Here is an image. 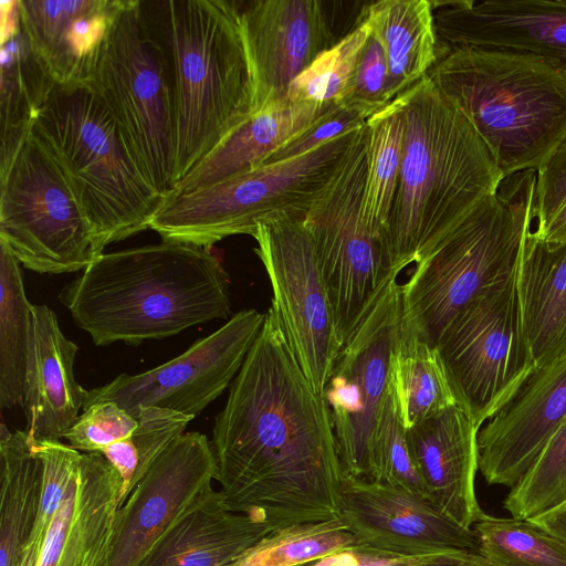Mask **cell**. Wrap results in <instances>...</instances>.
<instances>
[{
	"mask_svg": "<svg viewBox=\"0 0 566 566\" xmlns=\"http://www.w3.org/2000/svg\"><path fill=\"white\" fill-rule=\"evenodd\" d=\"M431 3L438 55L469 46L536 56L566 73V0Z\"/></svg>",
	"mask_w": 566,
	"mask_h": 566,
	"instance_id": "obj_19",
	"label": "cell"
},
{
	"mask_svg": "<svg viewBox=\"0 0 566 566\" xmlns=\"http://www.w3.org/2000/svg\"><path fill=\"white\" fill-rule=\"evenodd\" d=\"M472 530L495 566H566V543L526 520L484 514Z\"/></svg>",
	"mask_w": 566,
	"mask_h": 566,
	"instance_id": "obj_35",
	"label": "cell"
},
{
	"mask_svg": "<svg viewBox=\"0 0 566 566\" xmlns=\"http://www.w3.org/2000/svg\"><path fill=\"white\" fill-rule=\"evenodd\" d=\"M367 130L364 213L370 227L386 235L403 154L405 126L397 98L367 120Z\"/></svg>",
	"mask_w": 566,
	"mask_h": 566,
	"instance_id": "obj_33",
	"label": "cell"
},
{
	"mask_svg": "<svg viewBox=\"0 0 566 566\" xmlns=\"http://www.w3.org/2000/svg\"><path fill=\"white\" fill-rule=\"evenodd\" d=\"M271 528L231 512L221 491L201 494L158 538L137 566H229Z\"/></svg>",
	"mask_w": 566,
	"mask_h": 566,
	"instance_id": "obj_25",
	"label": "cell"
},
{
	"mask_svg": "<svg viewBox=\"0 0 566 566\" xmlns=\"http://www.w3.org/2000/svg\"><path fill=\"white\" fill-rule=\"evenodd\" d=\"M172 87L176 185L252 116L240 8L228 0L140 1Z\"/></svg>",
	"mask_w": 566,
	"mask_h": 566,
	"instance_id": "obj_4",
	"label": "cell"
},
{
	"mask_svg": "<svg viewBox=\"0 0 566 566\" xmlns=\"http://www.w3.org/2000/svg\"><path fill=\"white\" fill-rule=\"evenodd\" d=\"M126 0H19L30 49L55 86L92 88Z\"/></svg>",
	"mask_w": 566,
	"mask_h": 566,
	"instance_id": "obj_21",
	"label": "cell"
},
{
	"mask_svg": "<svg viewBox=\"0 0 566 566\" xmlns=\"http://www.w3.org/2000/svg\"><path fill=\"white\" fill-rule=\"evenodd\" d=\"M82 410L62 439L83 453H101L130 436L138 424L133 415L113 401L96 402Z\"/></svg>",
	"mask_w": 566,
	"mask_h": 566,
	"instance_id": "obj_41",
	"label": "cell"
},
{
	"mask_svg": "<svg viewBox=\"0 0 566 566\" xmlns=\"http://www.w3.org/2000/svg\"><path fill=\"white\" fill-rule=\"evenodd\" d=\"M374 114L387 106L388 62L384 48L371 32L360 54L349 96L345 99Z\"/></svg>",
	"mask_w": 566,
	"mask_h": 566,
	"instance_id": "obj_43",
	"label": "cell"
},
{
	"mask_svg": "<svg viewBox=\"0 0 566 566\" xmlns=\"http://www.w3.org/2000/svg\"><path fill=\"white\" fill-rule=\"evenodd\" d=\"M367 170L366 123L304 219L343 344L395 271L386 235L365 218Z\"/></svg>",
	"mask_w": 566,
	"mask_h": 566,
	"instance_id": "obj_11",
	"label": "cell"
},
{
	"mask_svg": "<svg viewBox=\"0 0 566 566\" xmlns=\"http://www.w3.org/2000/svg\"><path fill=\"white\" fill-rule=\"evenodd\" d=\"M33 446L43 464V481L39 513L29 541L45 538L78 472L82 458L80 451L61 440L33 441Z\"/></svg>",
	"mask_w": 566,
	"mask_h": 566,
	"instance_id": "obj_40",
	"label": "cell"
},
{
	"mask_svg": "<svg viewBox=\"0 0 566 566\" xmlns=\"http://www.w3.org/2000/svg\"><path fill=\"white\" fill-rule=\"evenodd\" d=\"M533 232L549 243L566 242V203L558 209L549 222L539 231Z\"/></svg>",
	"mask_w": 566,
	"mask_h": 566,
	"instance_id": "obj_47",
	"label": "cell"
},
{
	"mask_svg": "<svg viewBox=\"0 0 566 566\" xmlns=\"http://www.w3.org/2000/svg\"><path fill=\"white\" fill-rule=\"evenodd\" d=\"M264 318L256 310L240 311L167 363L87 390L83 409L113 401L134 417L139 407L154 406L195 418L231 385Z\"/></svg>",
	"mask_w": 566,
	"mask_h": 566,
	"instance_id": "obj_15",
	"label": "cell"
},
{
	"mask_svg": "<svg viewBox=\"0 0 566 566\" xmlns=\"http://www.w3.org/2000/svg\"><path fill=\"white\" fill-rule=\"evenodd\" d=\"M339 517L359 544L408 557L479 552L476 536L426 497L375 481L345 475Z\"/></svg>",
	"mask_w": 566,
	"mask_h": 566,
	"instance_id": "obj_17",
	"label": "cell"
},
{
	"mask_svg": "<svg viewBox=\"0 0 566 566\" xmlns=\"http://www.w3.org/2000/svg\"><path fill=\"white\" fill-rule=\"evenodd\" d=\"M136 429L101 453L118 471L122 481L120 505L134 486L147 473L160 454L184 433L193 417L154 407L143 406L136 411Z\"/></svg>",
	"mask_w": 566,
	"mask_h": 566,
	"instance_id": "obj_34",
	"label": "cell"
},
{
	"mask_svg": "<svg viewBox=\"0 0 566 566\" xmlns=\"http://www.w3.org/2000/svg\"><path fill=\"white\" fill-rule=\"evenodd\" d=\"M566 419V356L535 367L478 432L479 470L512 488Z\"/></svg>",
	"mask_w": 566,
	"mask_h": 566,
	"instance_id": "obj_20",
	"label": "cell"
},
{
	"mask_svg": "<svg viewBox=\"0 0 566 566\" xmlns=\"http://www.w3.org/2000/svg\"><path fill=\"white\" fill-rule=\"evenodd\" d=\"M0 172L31 134L38 112L55 86L32 53L21 25L0 38Z\"/></svg>",
	"mask_w": 566,
	"mask_h": 566,
	"instance_id": "obj_30",
	"label": "cell"
},
{
	"mask_svg": "<svg viewBox=\"0 0 566 566\" xmlns=\"http://www.w3.org/2000/svg\"><path fill=\"white\" fill-rule=\"evenodd\" d=\"M123 481L99 452L82 453L78 472L48 530L38 566H105Z\"/></svg>",
	"mask_w": 566,
	"mask_h": 566,
	"instance_id": "obj_22",
	"label": "cell"
},
{
	"mask_svg": "<svg viewBox=\"0 0 566 566\" xmlns=\"http://www.w3.org/2000/svg\"><path fill=\"white\" fill-rule=\"evenodd\" d=\"M392 271L345 339L325 399L345 475L367 479L369 450L389 389L391 354L402 319L401 284Z\"/></svg>",
	"mask_w": 566,
	"mask_h": 566,
	"instance_id": "obj_13",
	"label": "cell"
},
{
	"mask_svg": "<svg viewBox=\"0 0 566 566\" xmlns=\"http://www.w3.org/2000/svg\"><path fill=\"white\" fill-rule=\"evenodd\" d=\"M422 566H495L479 552L458 551L442 559Z\"/></svg>",
	"mask_w": 566,
	"mask_h": 566,
	"instance_id": "obj_48",
	"label": "cell"
},
{
	"mask_svg": "<svg viewBox=\"0 0 566 566\" xmlns=\"http://www.w3.org/2000/svg\"><path fill=\"white\" fill-rule=\"evenodd\" d=\"M19 261L0 242V407H23L32 305Z\"/></svg>",
	"mask_w": 566,
	"mask_h": 566,
	"instance_id": "obj_32",
	"label": "cell"
},
{
	"mask_svg": "<svg viewBox=\"0 0 566 566\" xmlns=\"http://www.w3.org/2000/svg\"><path fill=\"white\" fill-rule=\"evenodd\" d=\"M427 76L472 124L505 178L536 171L566 140V73L539 57L453 48Z\"/></svg>",
	"mask_w": 566,
	"mask_h": 566,
	"instance_id": "obj_5",
	"label": "cell"
},
{
	"mask_svg": "<svg viewBox=\"0 0 566 566\" xmlns=\"http://www.w3.org/2000/svg\"><path fill=\"white\" fill-rule=\"evenodd\" d=\"M240 22L252 80V116L285 101L293 81L338 42L318 0L251 1L240 9Z\"/></svg>",
	"mask_w": 566,
	"mask_h": 566,
	"instance_id": "obj_18",
	"label": "cell"
},
{
	"mask_svg": "<svg viewBox=\"0 0 566 566\" xmlns=\"http://www.w3.org/2000/svg\"><path fill=\"white\" fill-rule=\"evenodd\" d=\"M333 105L285 99L254 114L193 167L171 195L202 189L259 168Z\"/></svg>",
	"mask_w": 566,
	"mask_h": 566,
	"instance_id": "obj_27",
	"label": "cell"
},
{
	"mask_svg": "<svg viewBox=\"0 0 566 566\" xmlns=\"http://www.w3.org/2000/svg\"><path fill=\"white\" fill-rule=\"evenodd\" d=\"M359 128L301 156L262 165L202 189L171 195L149 229L163 241L208 249L231 235H253L260 224L277 219L304 220L339 168Z\"/></svg>",
	"mask_w": 566,
	"mask_h": 566,
	"instance_id": "obj_8",
	"label": "cell"
},
{
	"mask_svg": "<svg viewBox=\"0 0 566 566\" xmlns=\"http://www.w3.org/2000/svg\"><path fill=\"white\" fill-rule=\"evenodd\" d=\"M436 347L457 405L480 429L535 368L523 333L516 274L464 306Z\"/></svg>",
	"mask_w": 566,
	"mask_h": 566,
	"instance_id": "obj_12",
	"label": "cell"
},
{
	"mask_svg": "<svg viewBox=\"0 0 566 566\" xmlns=\"http://www.w3.org/2000/svg\"><path fill=\"white\" fill-rule=\"evenodd\" d=\"M211 447L231 512L271 531L339 517L345 473L329 409L271 306L216 417Z\"/></svg>",
	"mask_w": 566,
	"mask_h": 566,
	"instance_id": "obj_1",
	"label": "cell"
},
{
	"mask_svg": "<svg viewBox=\"0 0 566 566\" xmlns=\"http://www.w3.org/2000/svg\"><path fill=\"white\" fill-rule=\"evenodd\" d=\"M450 553L452 552L408 557L379 552L359 544L298 566H422L438 562Z\"/></svg>",
	"mask_w": 566,
	"mask_h": 566,
	"instance_id": "obj_45",
	"label": "cell"
},
{
	"mask_svg": "<svg viewBox=\"0 0 566 566\" xmlns=\"http://www.w3.org/2000/svg\"><path fill=\"white\" fill-rule=\"evenodd\" d=\"M33 130L70 179L102 251L149 229L165 198L93 91L54 86Z\"/></svg>",
	"mask_w": 566,
	"mask_h": 566,
	"instance_id": "obj_6",
	"label": "cell"
},
{
	"mask_svg": "<svg viewBox=\"0 0 566 566\" xmlns=\"http://www.w3.org/2000/svg\"><path fill=\"white\" fill-rule=\"evenodd\" d=\"M359 545L340 517L271 531L229 566H298Z\"/></svg>",
	"mask_w": 566,
	"mask_h": 566,
	"instance_id": "obj_36",
	"label": "cell"
},
{
	"mask_svg": "<svg viewBox=\"0 0 566 566\" xmlns=\"http://www.w3.org/2000/svg\"><path fill=\"white\" fill-rule=\"evenodd\" d=\"M367 479L426 497L422 480L411 458L407 430L401 421L390 380L370 442Z\"/></svg>",
	"mask_w": 566,
	"mask_h": 566,
	"instance_id": "obj_39",
	"label": "cell"
},
{
	"mask_svg": "<svg viewBox=\"0 0 566 566\" xmlns=\"http://www.w3.org/2000/svg\"><path fill=\"white\" fill-rule=\"evenodd\" d=\"M535 185V170L506 177L401 284L402 322L431 345L464 306L516 274Z\"/></svg>",
	"mask_w": 566,
	"mask_h": 566,
	"instance_id": "obj_7",
	"label": "cell"
},
{
	"mask_svg": "<svg viewBox=\"0 0 566 566\" xmlns=\"http://www.w3.org/2000/svg\"><path fill=\"white\" fill-rule=\"evenodd\" d=\"M252 237L286 343L314 390L323 396L343 342L304 220L283 218L260 224Z\"/></svg>",
	"mask_w": 566,
	"mask_h": 566,
	"instance_id": "obj_14",
	"label": "cell"
},
{
	"mask_svg": "<svg viewBox=\"0 0 566 566\" xmlns=\"http://www.w3.org/2000/svg\"><path fill=\"white\" fill-rule=\"evenodd\" d=\"M373 115L369 109L349 101L334 104L307 128L273 153L263 165L301 156L364 126Z\"/></svg>",
	"mask_w": 566,
	"mask_h": 566,
	"instance_id": "obj_42",
	"label": "cell"
},
{
	"mask_svg": "<svg viewBox=\"0 0 566 566\" xmlns=\"http://www.w3.org/2000/svg\"><path fill=\"white\" fill-rule=\"evenodd\" d=\"M389 380L406 430L457 403L437 347L402 319Z\"/></svg>",
	"mask_w": 566,
	"mask_h": 566,
	"instance_id": "obj_31",
	"label": "cell"
},
{
	"mask_svg": "<svg viewBox=\"0 0 566 566\" xmlns=\"http://www.w3.org/2000/svg\"><path fill=\"white\" fill-rule=\"evenodd\" d=\"M59 297L97 346H136L231 313L219 259L170 241L102 253Z\"/></svg>",
	"mask_w": 566,
	"mask_h": 566,
	"instance_id": "obj_2",
	"label": "cell"
},
{
	"mask_svg": "<svg viewBox=\"0 0 566 566\" xmlns=\"http://www.w3.org/2000/svg\"><path fill=\"white\" fill-rule=\"evenodd\" d=\"M44 539H31L27 543L19 566H38Z\"/></svg>",
	"mask_w": 566,
	"mask_h": 566,
	"instance_id": "obj_49",
	"label": "cell"
},
{
	"mask_svg": "<svg viewBox=\"0 0 566 566\" xmlns=\"http://www.w3.org/2000/svg\"><path fill=\"white\" fill-rule=\"evenodd\" d=\"M523 333L534 367L566 356V242L527 231L516 270Z\"/></svg>",
	"mask_w": 566,
	"mask_h": 566,
	"instance_id": "obj_26",
	"label": "cell"
},
{
	"mask_svg": "<svg viewBox=\"0 0 566 566\" xmlns=\"http://www.w3.org/2000/svg\"><path fill=\"white\" fill-rule=\"evenodd\" d=\"M216 470L206 434L179 436L120 505L105 566H137L168 527L212 488Z\"/></svg>",
	"mask_w": 566,
	"mask_h": 566,
	"instance_id": "obj_16",
	"label": "cell"
},
{
	"mask_svg": "<svg viewBox=\"0 0 566 566\" xmlns=\"http://www.w3.org/2000/svg\"><path fill=\"white\" fill-rule=\"evenodd\" d=\"M405 126L387 227L392 270L441 245L505 179L472 124L424 76L396 97Z\"/></svg>",
	"mask_w": 566,
	"mask_h": 566,
	"instance_id": "obj_3",
	"label": "cell"
},
{
	"mask_svg": "<svg viewBox=\"0 0 566 566\" xmlns=\"http://www.w3.org/2000/svg\"><path fill=\"white\" fill-rule=\"evenodd\" d=\"M77 345L61 331L46 305H32V336L23 408L33 441L61 440L83 409L86 391L76 380Z\"/></svg>",
	"mask_w": 566,
	"mask_h": 566,
	"instance_id": "obj_24",
	"label": "cell"
},
{
	"mask_svg": "<svg viewBox=\"0 0 566 566\" xmlns=\"http://www.w3.org/2000/svg\"><path fill=\"white\" fill-rule=\"evenodd\" d=\"M0 242L33 272L86 269L104 253L66 174L32 129L0 172Z\"/></svg>",
	"mask_w": 566,
	"mask_h": 566,
	"instance_id": "obj_9",
	"label": "cell"
},
{
	"mask_svg": "<svg viewBox=\"0 0 566 566\" xmlns=\"http://www.w3.org/2000/svg\"><path fill=\"white\" fill-rule=\"evenodd\" d=\"M566 203V140L536 170L533 218L534 231L542 230Z\"/></svg>",
	"mask_w": 566,
	"mask_h": 566,
	"instance_id": "obj_44",
	"label": "cell"
},
{
	"mask_svg": "<svg viewBox=\"0 0 566 566\" xmlns=\"http://www.w3.org/2000/svg\"><path fill=\"white\" fill-rule=\"evenodd\" d=\"M526 521L566 543V499Z\"/></svg>",
	"mask_w": 566,
	"mask_h": 566,
	"instance_id": "obj_46",
	"label": "cell"
},
{
	"mask_svg": "<svg viewBox=\"0 0 566 566\" xmlns=\"http://www.w3.org/2000/svg\"><path fill=\"white\" fill-rule=\"evenodd\" d=\"M566 499V419L534 463L511 488L504 509L516 520H528Z\"/></svg>",
	"mask_w": 566,
	"mask_h": 566,
	"instance_id": "obj_38",
	"label": "cell"
},
{
	"mask_svg": "<svg viewBox=\"0 0 566 566\" xmlns=\"http://www.w3.org/2000/svg\"><path fill=\"white\" fill-rule=\"evenodd\" d=\"M363 19L384 48L391 102L427 76L438 61L432 3L380 0L363 10Z\"/></svg>",
	"mask_w": 566,
	"mask_h": 566,
	"instance_id": "obj_28",
	"label": "cell"
},
{
	"mask_svg": "<svg viewBox=\"0 0 566 566\" xmlns=\"http://www.w3.org/2000/svg\"><path fill=\"white\" fill-rule=\"evenodd\" d=\"M479 430L457 403L407 430L408 447L426 497L467 528H472L485 514L474 488Z\"/></svg>",
	"mask_w": 566,
	"mask_h": 566,
	"instance_id": "obj_23",
	"label": "cell"
},
{
	"mask_svg": "<svg viewBox=\"0 0 566 566\" xmlns=\"http://www.w3.org/2000/svg\"><path fill=\"white\" fill-rule=\"evenodd\" d=\"M370 33L361 12L357 27L319 54L293 81L286 99L329 105L344 102L350 94L356 67Z\"/></svg>",
	"mask_w": 566,
	"mask_h": 566,
	"instance_id": "obj_37",
	"label": "cell"
},
{
	"mask_svg": "<svg viewBox=\"0 0 566 566\" xmlns=\"http://www.w3.org/2000/svg\"><path fill=\"white\" fill-rule=\"evenodd\" d=\"M0 566H19L33 531L43 464L27 429H0Z\"/></svg>",
	"mask_w": 566,
	"mask_h": 566,
	"instance_id": "obj_29",
	"label": "cell"
},
{
	"mask_svg": "<svg viewBox=\"0 0 566 566\" xmlns=\"http://www.w3.org/2000/svg\"><path fill=\"white\" fill-rule=\"evenodd\" d=\"M93 91L111 113L156 190L176 187V122L161 48L148 32L140 0H126L99 62Z\"/></svg>",
	"mask_w": 566,
	"mask_h": 566,
	"instance_id": "obj_10",
	"label": "cell"
}]
</instances>
